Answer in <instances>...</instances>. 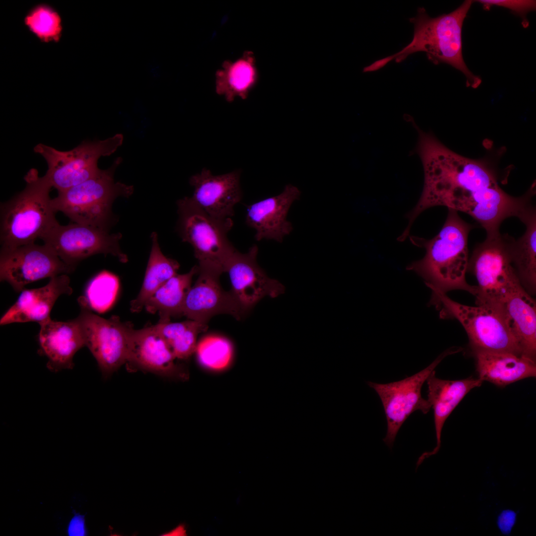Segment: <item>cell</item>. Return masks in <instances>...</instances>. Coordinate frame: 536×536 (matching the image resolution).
I'll use <instances>...</instances> for the list:
<instances>
[{
	"instance_id": "32",
	"label": "cell",
	"mask_w": 536,
	"mask_h": 536,
	"mask_svg": "<svg viewBox=\"0 0 536 536\" xmlns=\"http://www.w3.org/2000/svg\"><path fill=\"white\" fill-rule=\"evenodd\" d=\"M485 10H489L493 6H499L510 10L512 13L522 19V25L527 28L529 25L527 15L535 10L536 1L533 0H478Z\"/></svg>"
},
{
	"instance_id": "20",
	"label": "cell",
	"mask_w": 536,
	"mask_h": 536,
	"mask_svg": "<svg viewBox=\"0 0 536 536\" xmlns=\"http://www.w3.org/2000/svg\"><path fill=\"white\" fill-rule=\"evenodd\" d=\"M72 291L69 277L66 274L50 278L43 287L24 289L14 304L2 316L0 325L29 322L39 323L50 317L51 310L61 295H70Z\"/></svg>"
},
{
	"instance_id": "31",
	"label": "cell",
	"mask_w": 536,
	"mask_h": 536,
	"mask_svg": "<svg viewBox=\"0 0 536 536\" xmlns=\"http://www.w3.org/2000/svg\"><path fill=\"white\" fill-rule=\"evenodd\" d=\"M28 29L43 42H57L62 36V19L58 13L46 5L35 6L26 15Z\"/></svg>"
},
{
	"instance_id": "22",
	"label": "cell",
	"mask_w": 536,
	"mask_h": 536,
	"mask_svg": "<svg viewBox=\"0 0 536 536\" xmlns=\"http://www.w3.org/2000/svg\"><path fill=\"white\" fill-rule=\"evenodd\" d=\"M434 370L426 380L428 386L427 401L434 411L436 446L433 450L423 453L418 459L416 468L425 459L436 455L441 447V437L444 424L452 411L472 389L480 387L482 383L479 378H468L449 380L437 378Z\"/></svg>"
},
{
	"instance_id": "6",
	"label": "cell",
	"mask_w": 536,
	"mask_h": 536,
	"mask_svg": "<svg viewBox=\"0 0 536 536\" xmlns=\"http://www.w3.org/2000/svg\"><path fill=\"white\" fill-rule=\"evenodd\" d=\"M431 290V303L440 310V317L454 318L459 322L467 333L471 352H508L522 355L502 313L485 306L462 304L451 299L446 293Z\"/></svg>"
},
{
	"instance_id": "19",
	"label": "cell",
	"mask_w": 536,
	"mask_h": 536,
	"mask_svg": "<svg viewBox=\"0 0 536 536\" xmlns=\"http://www.w3.org/2000/svg\"><path fill=\"white\" fill-rule=\"evenodd\" d=\"M38 324L39 353L47 357V368L55 373L73 369L75 354L85 346L75 319L63 322L53 321L50 317Z\"/></svg>"
},
{
	"instance_id": "27",
	"label": "cell",
	"mask_w": 536,
	"mask_h": 536,
	"mask_svg": "<svg viewBox=\"0 0 536 536\" xmlns=\"http://www.w3.org/2000/svg\"><path fill=\"white\" fill-rule=\"evenodd\" d=\"M151 238L152 247L143 283L138 294L130 304V310L134 313L142 310L155 291L177 274L180 267L176 261L167 258L162 253L156 232L152 233Z\"/></svg>"
},
{
	"instance_id": "3",
	"label": "cell",
	"mask_w": 536,
	"mask_h": 536,
	"mask_svg": "<svg viewBox=\"0 0 536 536\" xmlns=\"http://www.w3.org/2000/svg\"><path fill=\"white\" fill-rule=\"evenodd\" d=\"M473 2L465 0L451 12L436 17L429 16L424 7H419L416 15L409 19L414 26L411 41L398 53L366 67L364 72L379 70L392 60L399 63L410 55L423 52L434 64L446 63L460 70L468 86L477 87L481 79L468 67L463 56L462 28Z\"/></svg>"
},
{
	"instance_id": "28",
	"label": "cell",
	"mask_w": 536,
	"mask_h": 536,
	"mask_svg": "<svg viewBox=\"0 0 536 536\" xmlns=\"http://www.w3.org/2000/svg\"><path fill=\"white\" fill-rule=\"evenodd\" d=\"M177 359L185 360L195 352L198 335L207 324L192 320L178 323H158L154 325Z\"/></svg>"
},
{
	"instance_id": "9",
	"label": "cell",
	"mask_w": 536,
	"mask_h": 536,
	"mask_svg": "<svg viewBox=\"0 0 536 536\" xmlns=\"http://www.w3.org/2000/svg\"><path fill=\"white\" fill-rule=\"evenodd\" d=\"M123 136L117 134L104 140L83 141L67 151L39 143L34 151L42 156L48 169L45 176L58 192L66 190L89 179L100 170L101 157L113 154L123 143Z\"/></svg>"
},
{
	"instance_id": "4",
	"label": "cell",
	"mask_w": 536,
	"mask_h": 536,
	"mask_svg": "<svg viewBox=\"0 0 536 536\" xmlns=\"http://www.w3.org/2000/svg\"><path fill=\"white\" fill-rule=\"evenodd\" d=\"M24 188L0 206V249L34 243L59 223L50 198L53 188L35 168L24 177Z\"/></svg>"
},
{
	"instance_id": "26",
	"label": "cell",
	"mask_w": 536,
	"mask_h": 536,
	"mask_svg": "<svg viewBox=\"0 0 536 536\" xmlns=\"http://www.w3.org/2000/svg\"><path fill=\"white\" fill-rule=\"evenodd\" d=\"M523 223L524 234L517 240L512 237L511 259L521 284L532 296L536 293V212Z\"/></svg>"
},
{
	"instance_id": "25",
	"label": "cell",
	"mask_w": 536,
	"mask_h": 536,
	"mask_svg": "<svg viewBox=\"0 0 536 536\" xmlns=\"http://www.w3.org/2000/svg\"><path fill=\"white\" fill-rule=\"evenodd\" d=\"M198 271V266H195L188 272L172 277L155 291L144 308L150 313L158 314V323L168 322L172 317L183 316L193 277Z\"/></svg>"
},
{
	"instance_id": "24",
	"label": "cell",
	"mask_w": 536,
	"mask_h": 536,
	"mask_svg": "<svg viewBox=\"0 0 536 536\" xmlns=\"http://www.w3.org/2000/svg\"><path fill=\"white\" fill-rule=\"evenodd\" d=\"M257 81L254 54L246 51L237 59L223 63L215 74V91L228 102L237 97L246 99Z\"/></svg>"
},
{
	"instance_id": "11",
	"label": "cell",
	"mask_w": 536,
	"mask_h": 536,
	"mask_svg": "<svg viewBox=\"0 0 536 536\" xmlns=\"http://www.w3.org/2000/svg\"><path fill=\"white\" fill-rule=\"evenodd\" d=\"M80 312L75 318L81 331L85 346L96 359L104 378H108L126 364L130 331L133 325L119 317L105 319L94 314L87 306L79 304Z\"/></svg>"
},
{
	"instance_id": "29",
	"label": "cell",
	"mask_w": 536,
	"mask_h": 536,
	"mask_svg": "<svg viewBox=\"0 0 536 536\" xmlns=\"http://www.w3.org/2000/svg\"><path fill=\"white\" fill-rule=\"evenodd\" d=\"M119 286V279L116 274L102 270L89 281L84 295L77 299L78 304L85 305L99 313L106 312L114 304Z\"/></svg>"
},
{
	"instance_id": "5",
	"label": "cell",
	"mask_w": 536,
	"mask_h": 536,
	"mask_svg": "<svg viewBox=\"0 0 536 536\" xmlns=\"http://www.w3.org/2000/svg\"><path fill=\"white\" fill-rule=\"evenodd\" d=\"M122 162L117 158L107 169H100L94 176L62 192L52 199L57 212H63L73 222L109 231L112 223V206L119 197H128L133 187L116 182L115 171Z\"/></svg>"
},
{
	"instance_id": "30",
	"label": "cell",
	"mask_w": 536,
	"mask_h": 536,
	"mask_svg": "<svg viewBox=\"0 0 536 536\" xmlns=\"http://www.w3.org/2000/svg\"><path fill=\"white\" fill-rule=\"evenodd\" d=\"M195 352L202 366L210 370L219 371L225 369L230 364L233 348L231 342L226 337L209 335L197 342Z\"/></svg>"
},
{
	"instance_id": "1",
	"label": "cell",
	"mask_w": 536,
	"mask_h": 536,
	"mask_svg": "<svg viewBox=\"0 0 536 536\" xmlns=\"http://www.w3.org/2000/svg\"><path fill=\"white\" fill-rule=\"evenodd\" d=\"M413 126L418 134L415 152L422 164L424 184L419 200L406 215L408 222L402 232L404 235L409 234L422 212L436 206L469 214L484 229L486 236L499 234L506 219L516 217L522 222L536 210L532 203L535 182L522 196H511L499 185L501 178L494 157L462 156L431 132H424L416 124Z\"/></svg>"
},
{
	"instance_id": "16",
	"label": "cell",
	"mask_w": 536,
	"mask_h": 536,
	"mask_svg": "<svg viewBox=\"0 0 536 536\" xmlns=\"http://www.w3.org/2000/svg\"><path fill=\"white\" fill-rule=\"evenodd\" d=\"M169 345L154 325L135 329L131 327L126 364L131 370H139L168 378H185L186 374L175 362Z\"/></svg>"
},
{
	"instance_id": "2",
	"label": "cell",
	"mask_w": 536,
	"mask_h": 536,
	"mask_svg": "<svg viewBox=\"0 0 536 536\" xmlns=\"http://www.w3.org/2000/svg\"><path fill=\"white\" fill-rule=\"evenodd\" d=\"M474 226L464 221L458 211L448 209L445 223L435 237L426 239L408 236L411 243L424 249L425 253L422 259L409 264L407 269L422 277L430 289L445 293L465 290L475 296L476 286L469 284L466 278L469 260L468 237Z\"/></svg>"
},
{
	"instance_id": "7",
	"label": "cell",
	"mask_w": 536,
	"mask_h": 536,
	"mask_svg": "<svg viewBox=\"0 0 536 536\" xmlns=\"http://www.w3.org/2000/svg\"><path fill=\"white\" fill-rule=\"evenodd\" d=\"M512 239L509 234L500 233L486 236L475 246L467 269L477 282L476 305L493 308L503 315V302L507 290L519 280L511 262Z\"/></svg>"
},
{
	"instance_id": "21",
	"label": "cell",
	"mask_w": 536,
	"mask_h": 536,
	"mask_svg": "<svg viewBox=\"0 0 536 536\" xmlns=\"http://www.w3.org/2000/svg\"><path fill=\"white\" fill-rule=\"evenodd\" d=\"M503 308L507 323L522 355L536 361V303L519 280L507 289Z\"/></svg>"
},
{
	"instance_id": "12",
	"label": "cell",
	"mask_w": 536,
	"mask_h": 536,
	"mask_svg": "<svg viewBox=\"0 0 536 536\" xmlns=\"http://www.w3.org/2000/svg\"><path fill=\"white\" fill-rule=\"evenodd\" d=\"M120 233L76 223H58L40 238L66 264L75 268L82 260L96 254L112 255L120 262L128 261L120 247Z\"/></svg>"
},
{
	"instance_id": "23",
	"label": "cell",
	"mask_w": 536,
	"mask_h": 536,
	"mask_svg": "<svg viewBox=\"0 0 536 536\" xmlns=\"http://www.w3.org/2000/svg\"><path fill=\"white\" fill-rule=\"evenodd\" d=\"M478 378L500 387L526 378L536 377V362L508 352H472Z\"/></svg>"
},
{
	"instance_id": "14",
	"label": "cell",
	"mask_w": 536,
	"mask_h": 536,
	"mask_svg": "<svg viewBox=\"0 0 536 536\" xmlns=\"http://www.w3.org/2000/svg\"><path fill=\"white\" fill-rule=\"evenodd\" d=\"M198 267L199 276L186 297L183 316L206 324L211 317L220 314L241 319L248 311L232 290L222 289L219 278L223 270L209 264H199Z\"/></svg>"
},
{
	"instance_id": "18",
	"label": "cell",
	"mask_w": 536,
	"mask_h": 536,
	"mask_svg": "<svg viewBox=\"0 0 536 536\" xmlns=\"http://www.w3.org/2000/svg\"><path fill=\"white\" fill-rule=\"evenodd\" d=\"M301 192L295 186L286 185L280 194L250 205L246 216V224L256 231L255 238L282 242L293 230L287 215L292 204L298 200Z\"/></svg>"
},
{
	"instance_id": "17",
	"label": "cell",
	"mask_w": 536,
	"mask_h": 536,
	"mask_svg": "<svg viewBox=\"0 0 536 536\" xmlns=\"http://www.w3.org/2000/svg\"><path fill=\"white\" fill-rule=\"evenodd\" d=\"M241 170L213 175L203 168L192 176L190 183L194 188L191 201L209 215L219 219L231 218L234 207L242 199Z\"/></svg>"
},
{
	"instance_id": "33",
	"label": "cell",
	"mask_w": 536,
	"mask_h": 536,
	"mask_svg": "<svg viewBox=\"0 0 536 536\" xmlns=\"http://www.w3.org/2000/svg\"><path fill=\"white\" fill-rule=\"evenodd\" d=\"M516 513L511 510H505L501 512L497 518V525L502 533L508 535L516 523Z\"/></svg>"
},
{
	"instance_id": "10",
	"label": "cell",
	"mask_w": 536,
	"mask_h": 536,
	"mask_svg": "<svg viewBox=\"0 0 536 536\" xmlns=\"http://www.w3.org/2000/svg\"><path fill=\"white\" fill-rule=\"evenodd\" d=\"M461 347L452 346L441 353L429 365L410 377L387 384L368 382L380 397L387 422V430L383 441L391 448L399 430L414 411L426 414L431 406L421 396L424 383L439 364L447 356L462 351Z\"/></svg>"
},
{
	"instance_id": "35",
	"label": "cell",
	"mask_w": 536,
	"mask_h": 536,
	"mask_svg": "<svg viewBox=\"0 0 536 536\" xmlns=\"http://www.w3.org/2000/svg\"><path fill=\"white\" fill-rule=\"evenodd\" d=\"M158 65L151 66V72L154 77H159L160 75V69Z\"/></svg>"
},
{
	"instance_id": "34",
	"label": "cell",
	"mask_w": 536,
	"mask_h": 536,
	"mask_svg": "<svg viewBox=\"0 0 536 536\" xmlns=\"http://www.w3.org/2000/svg\"><path fill=\"white\" fill-rule=\"evenodd\" d=\"M67 533L69 536H83L86 535L84 515L75 514L70 521Z\"/></svg>"
},
{
	"instance_id": "8",
	"label": "cell",
	"mask_w": 536,
	"mask_h": 536,
	"mask_svg": "<svg viewBox=\"0 0 536 536\" xmlns=\"http://www.w3.org/2000/svg\"><path fill=\"white\" fill-rule=\"evenodd\" d=\"M179 230L183 241L193 247L199 264L217 266L225 272L231 257L237 251L227 234L233 223L231 218L214 217L185 197L178 202Z\"/></svg>"
},
{
	"instance_id": "15",
	"label": "cell",
	"mask_w": 536,
	"mask_h": 536,
	"mask_svg": "<svg viewBox=\"0 0 536 536\" xmlns=\"http://www.w3.org/2000/svg\"><path fill=\"white\" fill-rule=\"evenodd\" d=\"M258 253L256 245L246 253L237 250L225 268L230 279L231 290L247 311L265 296L275 298L285 290L279 281L269 278L258 265Z\"/></svg>"
},
{
	"instance_id": "13",
	"label": "cell",
	"mask_w": 536,
	"mask_h": 536,
	"mask_svg": "<svg viewBox=\"0 0 536 536\" xmlns=\"http://www.w3.org/2000/svg\"><path fill=\"white\" fill-rule=\"evenodd\" d=\"M74 269L44 244L34 243L0 250V281L8 283L17 292L30 283L67 274Z\"/></svg>"
}]
</instances>
